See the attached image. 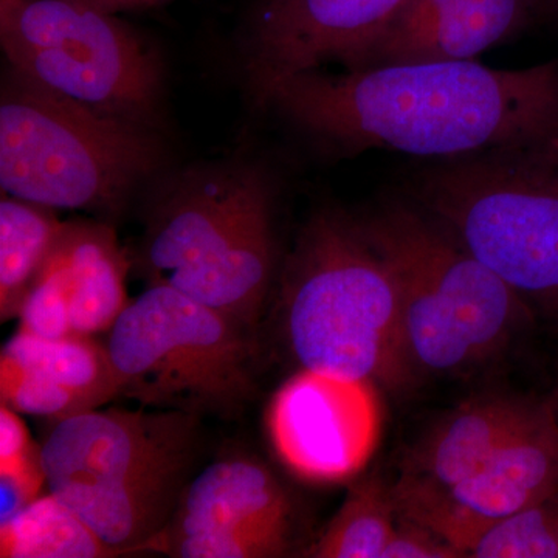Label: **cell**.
<instances>
[{"label": "cell", "mask_w": 558, "mask_h": 558, "mask_svg": "<svg viewBox=\"0 0 558 558\" xmlns=\"http://www.w3.org/2000/svg\"><path fill=\"white\" fill-rule=\"evenodd\" d=\"M0 400L20 414L54 422L92 410L69 389L5 357H0Z\"/></svg>", "instance_id": "7402d4cb"}, {"label": "cell", "mask_w": 558, "mask_h": 558, "mask_svg": "<svg viewBox=\"0 0 558 558\" xmlns=\"http://www.w3.org/2000/svg\"><path fill=\"white\" fill-rule=\"evenodd\" d=\"M105 347L120 396L140 407L231 417L255 392L252 332L167 286L131 300Z\"/></svg>", "instance_id": "ba28073f"}, {"label": "cell", "mask_w": 558, "mask_h": 558, "mask_svg": "<svg viewBox=\"0 0 558 558\" xmlns=\"http://www.w3.org/2000/svg\"><path fill=\"white\" fill-rule=\"evenodd\" d=\"M83 520L60 498L47 492L20 515L0 524V557H116Z\"/></svg>", "instance_id": "ffe728a7"}, {"label": "cell", "mask_w": 558, "mask_h": 558, "mask_svg": "<svg viewBox=\"0 0 558 558\" xmlns=\"http://www.w3.org/2000/svg\"><path fill=\"white\" fill-rule=\"evenodd\" d=\"M337 148L429 159L558 143V60L490 69L473 60L410 61L277 81L260 95Z\"/></svg>", "instance_id": "6da1fadb"}, {"label": "cell", "mask_w": 558, "mask_h": 558, "mask_svg": "<svg viewBox=\"0 0 558 558\" xmlns=\"http://www.w3.org/2000/svg\"><path fill=\"white\" fill-rule=\"evenodd\" d=\"M46 486L40 450L14 464L0 468V524L9 523L40 497Z\"/></svg>", "instance_id": "d4e9b609"}, {"label": "cell", "mask_w": 558, "mask_h": 558, "mask_svg": "<svg viewBox=\"0 0 558 558\" xmlns=\"http://www.w3.org/2000/svg\"><path fill=\"white\" fill-rule=\"evenodd\" d=\"M532 17L531 0H409L363 68L473 60L515 36Z\"/></svg>", "instance_id": "5bb4252c"}, {"label": "cell", "mask_w": 558, "mask_h": 558, "mask_svg": "<svg viewBox=\"0 0 558 558\" xmlns=\"http://www.w3.org/2000/svg\"><path fill=\"white\" fill-rule=\"evenodd\" d=\"M558 494V411L534 400L519 427L469 480L402 519L416 521L468 557L499 520Z\"/></svg>", "instance_id": "7c38bea8"}, {"label": "cell", "mask_w": 558, "mask_h": 558, "mask_svg": "<svg viewBox=\"0 0 558 558\" xmlns=\"http://www.w3.org/2000/svg\"><path fill=\"white\" fill-rule=\"evenodd\" d=\"M64 222L53 209L7 196L0 201V319L16 318Z\"/></svg>", "instance_id": "ac0fdd59"}, {"label": "cell", "mask_w": 558, "mask_h": 558, "mask_svg": "<svg viewBox=\"0 0 558 558\" xmlns=\"http://www.w3.org/2000/svg\"><path fill=\"white\" fill-rule=\"evenodd\" d=\"M274 196L255 168L179 175L150 209L142 241L149 284L167 286L252 332L275 274Z\"/></svg>", "instance_id": "5b68a950"}, {"label": "cell", "mask_w": 558, "mask_h": 558, "mask_svg": "<svg viewBox=\"0 0 558 558\" xmlns=\"http://www.w3.org/2000/svg\"><path fill=\"white\" fill-rule=\"evenodd\" d=\"M92 5L109 11V13H120L124 10L145 9V7L156 5L157 0H86Z\"/></svg>", "instance_id": "83f0119b"}, {"label": "cell", "mask_w": 558, "mask_h": 558, "mask_svg": "<svg viewBox=\"0 0 558 558\" xmlns=\"http://www.w3.org/2000/svg\"><path fill=\"white\" fill-rule=\"evenodd\" d=\"M282 336L300 369L405 389L398 284L360 220L325 209L301 231L281 290Z\"/></svg>", "instance_id": "7a4b0ae2"}, {"label": "cell", "mask_w": 558, "mask_h": 558, "mask_svg": "<svg viewBox=\"0 0 558 558\" xmlns=\"http://www.w3.org/2000/svg\"><path fill=\"white\" fill-rule=\"evenodd\" d=\"M292 534L279 531L191 534L156 543L148 550L178 558H269L289 553Z\"/></svg>", "instance_id": "603a6c76"}, {"label": "cell", "mask_w": 558, "mask_h": 558, "mask_svg": "<svg viewBox=\"0 0 558 558\" xmlns=\"http://www.w3.org/2000/svg\"><path fill=\"white\" fill-rule=\"evenodd\" d=\"M398 524V509L377 473L352 481L343 505L317 542L304 553L314 558H381Z\"/></svg>", "instance_id": "d6986e66"}, {"label": "cell", "mask_w": 558, "mask_h": 558, "mask_svg": "<svg viewBox=\"0 0 558 558\" xmlns=\"http://www.w3.org/2000/svg\"><path fill=\"white\" fill-rule=\"evenodd\" d=\"M0 46L10 69L36 86L154 126L159 57L116 13L86 0H0Z\"/></svg>", "instance_id": "9c48e42d"}, {"label": "cell", "mask_w": 558, "mask_h": 558, "mask_svg": "<svg viewBox=\"0 0 558 558\" xmlns=\"http://www.w3.org/2000/svg\"><path fill=\"white\" fill-rule=\"evenodd\" d=\"M409 0H259L248 38L247 69L256 97L271 84L343 62L365 65Z\"/></svg>", "instance_id": "8fae6325"}, {"label": "cell", "mask_w": 558, "mask_h": 558, "mask_svg": "<svg viewBox=\"0 0 558 558\" xmlns=\"http://www.w3.org/2000/svg\"><path fill=\"white\" fill-rule=\"evenodd\" d=\"M153 128L87 108L10 69L0 95L3 193L51 209L116 213L160 163Z\"/></svg>", "instance_id": "52a82bcc"}, {"label": "cell", "mask_w": 558, "mask_h": 558, "mask_svg": "<svg viewBox=\"0 0 558 558\" xmlns=\"http://www.w3.org/2000/svg\"><path fill=\"white\" fill-rule=\"evenodd\" d=\"M534 400L486 396L439 421L403 457L392 498L407 517L469 480L526 416Z\"/></svg>", "instance_id": "4fadbf2b"}, {"label": "cell", "mask_w": 558, "mask_h": 558, "mask_svg": "<svg viewBox=\"0 0 558 558\" xmlns=\"http://www.w3.org/2000/svg\"><path fill=\"white\" fill-rule=\"evenodd\" d=\"M50 255L68 281L73 332L84 337L109 332L130 304V259L112 227L95 220L64 222Z\"/></svg>", "instance_id": "2e32d148"}, {"label": "cell", "mask_w": 558, "mask_h": 558, "mask_svg": "<svg viewBox=\"0 0 558 558\" xmlns=\"http://www.w3.org/2000/svg\"><path fill=\"white\" fill-rule=\"evenodd\" d=\"M359 220L395 275L413 381L494 359L527 322L526 301L414 202H384Z\"/></svg>", "instance_id": "277c9868"}, {"label": "cell", "mask_w": 558, "mask_h": 558, "mask_svg": "<svg viewBox=\"0 0 558 558\" xmlns=\"http://www.w3.org/2000/svg\"><path fill=\"white\" fill-rule=\"evenodd\" d=\"M267 433L279 461L315 484L354 481L376 453L381 407L376 385L300 369L267 410Z\"/></svg>", "instance_id": "30bf717a"}, {"label": "cell", "mask_w": 558, "mask_h": 558, "mask_svg": "<svg viewBox=\"0 0 558 558\" xmlns=\"http://www.w3.org/2000/svg\"><path fill=\"white\" fill-rule=\"evenodd\" d=\"M464 557L446 538L427 526L398 515L395 534L381 558H459Z\"/></svg>", "instance_id": "484cf974"}, {"label": "cell", "mask_w": 558, "mask_h": 558, "mask_svg": "<svg viewBox=\"0 0 558 558\" xmlns=\"http://www.w3.org/2000/svg\"><path fill=\"white\" fill-rule=\"evenodd\" d=\"M410 194L529 307L558 314V143L440 160Z\"/></svg>", "instance_id": "8992f818"}, {"label": "cell", "mask_w": 558, "mask_h": 558, "mask_svg": "<svg viewBox=\"0 0 558 558\" xmlns=\"http://www.w3.org/2000/svg\"><path fill=\"white\" fill-rule=\"evenodd\" d=\"M534 17L558 25V0H531Z\"/></svg>", "instance_id": "f1b7e54d"}, {"label": "cell", "mask_w": 558, "mask_h": 558, "mask_svg": "<svg viewBox=\"0 0 558 558\" xmlns=\"http://www.w3.org/2000/svg\"><path fill=\"white\" fill-rule=\"evenodd\" d=\"M17 318L22 332L39 339L60 340L75 333L68 281L53 256L49 255L35 284L28 290Z\"/></svg>", "instance_id": "cb8c5ba5"}, {"label": "cell", "mask_w": 558, "mask_h": 558, "mask_svg": "<svg viewBox=\"0 0 558 558\" xmlns=\"http://www.w3.org/2000/svg\"><path fill=\"white\" fill-rule=\"evenodd\" d=\"M39 450L20 413L0 405V468L20 462Z\"/></svg>", "instance_id": "4316f807"}, {"label": "cell", "mask_w": 558, "mask_h": 558, "mask_svg": "<svg viewBox=\"0 0 558 558\" xmlns=\"http://www.w3.org/2000/svg\"><path fill=\"white\" fill-rule=\"evenodd\" d=\"M556 407H557V411H558V399H557V403H556Z\"/></svg>", "instance_id": "f546056e"}, {"label": "cell", "mask_w": 558, "mask_h": 558, "mask_svg": "<svg viewBox=\"0 0 558 558\" xmlns=\"http://www.w3.org/2000/svg\"><path fill=\"white\" fill-rule=\"evenodd\" d=\"M197 427L199 417L148 407L62 418L40 446L46 486L117 556L142 553L189 484Z\"/></svg>", "instance_id": "3957f363"}, {"label": "cell", "mask_w": 558, "mask_h": 558, "mask_svg": "<svg viewBox=\"0 0 558 558\" xmlns=\"http://www.w3.org/2000/svg\"><path fill=\"white\" fill-rule=\"evenodd\" d=\"M242 531L292 534V501L275 473L258 459L222 458L189 481L171 520L142 553L183 535Z\"/></svg>", "instance_id": "9a60e30c"}, {"label": "cell", "mask_w": 558, "mask_h": 558, "mask_svg": "<svg viewBox=\"0 0 558 558\" xmlns=\"http://www.w3.org/2000/svg\"><path fill=\"white\" fill-rule=\"evenodd\" d=\"M0 357L35 371L83 399L92 410L120 396L119 381L108 349L92 337L73 336L46 340L17 330L2 348Z\"/></svg>", "instance_id": "e0dca14e"}, {"label": "cell", "mask_w": 558, "mask_h": 558, "mask_svg": "<svg viewBox=\"0 0 558 558\" xmlns=\"http://www.w3.org/2000/svg\"><path fill=\"white\" fill-rule=\"evenodd\" d=\"M468 557H558V494L499 520L476 539Z\"/></svg>", "instance_id": "44dd1931"}]
</instances>
